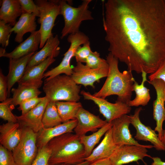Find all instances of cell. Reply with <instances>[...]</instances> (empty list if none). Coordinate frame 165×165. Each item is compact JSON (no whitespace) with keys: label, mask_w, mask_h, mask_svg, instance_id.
I'll list each match as a JSON object with an SVG mask.
<instances>
[{"label":"cell","mask_w":165,"mask_h":165,"mask_svg":"<svg viewBox=\"0 0 165 165\" xmlns=\"http://www.w3.org/2000/svg\"><path fill=\"white\" fill-rule=\"evenodd\" d=\"M105 8L109 53L128 70L154 73L165 59L164 0H108Z\"/></svg>","instance_id":"6da1fadb"},{"label":"cell","mask_w":165,"mask_h":165,"mask_svg":"<svg viewBox=\"0 0 165 165\" xmlns=\"http://www.w3.org/2000/svg\"><path fill=\"white\" fill-rule=\"evenodd\" d=\"M106 60L109 65L107 78L100 90L93 95L105 99L109 96L116 95V101L127 104L131 100L135 81L132 72L127 70L120 72L118 60L110 53L106 56Z\"/></svg>","instance_id":"7a4b0ae2"},{"label":"cell","mask_w":165,"mask_h":165,"mask_svg":"<svg viewBox=\"0 0 165 165\" xmlns=\"http://www.w3.org/2000/svg\"><path fill=\"white\" fill-rule=\"evenodd\" d=\"M46 146L51 152L49 165L62 163L74 165L85 161L84 146L79 136L75 134L66 133L56 137Z\"/></svg>","instance_id":"3957f363"},{"label":"cell","mask_w":165,"mask_h":165,"mask_svg":"<svg viewBox=\"0 0 165 165\" xmlns=\"http://www.w3.org/2000/svg\"><path fill=\"white\" fill-rule=\"evenodd\" d=\"M81 87V85L76 84L71 76L60 75L46 79L42 89L49 102H78Z\"/></svg>","instance_id":"277c9868"},{"label":"cell","mask_w":165,"mask_h":165,"mask_svg":"<svg viewBox=\"0 0 165 165\" xmlns=\"http://www.w3.org/2000/svg\"><path fill=\"white\" fill-rule=\"evenodd\" d=\"M92 0H84L77 7L72 6L64 0H58L60 8V14L64 20V26L61 32V38L68 34L78 32L82 22L92 20L94 18L92 12L89 9V4Z\"/></svg>","instance_id":"5b68a950"},{"label":"cell","mask_w":165,"mask_h":165,"mask_svg":"<svg viewBox=\"0 0 165 165\" xmlns=\"http://www.w3.org/2000/svg\"><path fill=\"white\" fill-rule=\"evenodd\" d=\"M35 3L39 12L38 20L40 25L39 48H42L48 39L52 35V31L57 17L60 14L58 0H37Z\"/></svg>","instance_id":"8992f818"},{"label":"cell","mask_w":165,"mask_h":165,"mask_svg":"<svg viewBox=\"0 0 165 165\" xmlns=\"http://www.w3.org/2000/svg\"><path fill=\"white\" fill-rule=\"evenodd\" d=\"M22 129L20 141L12 152L17 165H31L38 152L37 133L29 128Z\"/></svg>","instance_id":"52a82bcc"},{"label":"cell","mask_w":165,"mask_h":165,"mask_svg":"<svg viewBox=\"0 0 165 165\" xmlns=\"http://www.w3.org/2000/svg\"><path fill=\"white\" fill-rule=\"evenodd\" d=\"M67 40L70 43V46L64 54V57L61 62L57 66L45 73L43 78L49 79L62 74L70 76L72 75L73 71L70 65L71 60L74 57L77 48L89 41V38L87 35L79 31L74 34L69 35Z\"/></svg>","instance_id":"ba28073f"},{"label":"cell","mask_w":165,"mask_h":165,"mask_svg":"<svg viewBox=\"0 0 165 165\" xmlns=\"http://www.w3.org/2000/svg\"><path fill=\"white\" fill-rule=\"evenodd\" d=\"M80 94L84 99L93 101L98 107L100 113L107 123L130 112L131 107L127 104L116 101L115 103L109 102L105 99L95 97L88 92L82 91Z\"/></svg>","instance_id":"9c48e42d"},{"label":"cell","mask_w":165,"mask_h":165,"mask_svg":"<svg viewBox=\"0 0 165 165\" xmlns=\"http://www.w3.org/2000/svg\"><path fill=\"white\" fill-rule=\"evenodd\" d=\"M153 147L152 145H143L138 146L133 145H125L119 146L109 158L112 165H123L131 162H137L143 158L152 157L147 153V148Z\"/></svg>","instance_id":"30bf717a"},{"label":"cell","mask_w":165,"mask_h":165,"mask_svg":"<svg viewBox=\"0 0 165 165\" xmlns=\"http://www.w3.org/2000/svg\"><path fill=\"white\" fill-rule=\"evenodd\" d=\"M71 76L72 79L78 85L85 87L90 86L94 88V83L99 82L101 78L107 77L109 71L108 64L98 69L90 68L82 63L77 62L72 68Z\"/></svg>","instance_id":"8fae6325"},{"label":"cell","mask_w":165,"mask_h":165,"mask_svg":"<svg viewBox=\"0 0 165 165\" xmlns=\"http://www.w3.org/2000/svg\"><path fill=\"white\" fill-rule=\"evenodd\" d=\"M147 81L153 86L156 91V97L153 104V117L156 123L155 131L158 132L159 138L162 141L164 132L162 125L165 120V82L160 79Z\"/></svg>","instance_id":"7c38bea8"},{"label":"cell","mask_w":165,"mask_h":165,"mask_svg":"<svg viewBox=\"0 0 165 165\" xmlns=\"http://www.w3.org/2000/svg\"><path fill=\"white\" fill-rule=\"evenodd\" d=\"M142 110L141 107L137 108L133 115L129 116L130 124L136 130L134 138L137 140L150 142L157 150L165 151V145L160 139L155 130L150 127L145 125L141 121L139 115Z\"/></svg>","instance_id":"4fadbf2b"},{"label":"cell","mask_w":165,"mask_h":165,"mask_svg":"<svg viewBox=\"0 0 165 165\" xmlns=\"http://www.w3.org/2000/svg\"><path fill=\"white\" fill-rule=\"evenodd\" d=\"M112 137L115 143L120 146L125 145L138 146L143 145L138 143L133 137L129 129L130 124V116L124 115L112 122Z\"/></svg>","instance_id":"5bb4252c"},{"label":"cell","mask_w":165,"mask_h":165,"mask_svg":"<svg viewBox=\"0 0 165 165\" xmlns=\"http://www.w3.org/2000/svg\"><path fill=\"white\" fill-rule=\"evenodd\" d=\"M76 118L77 124L74 131L79 136L86 135L88 132H95L108 123L105 120H102L82 107L78 112Z\"/></svg>","instance_id":"9a60e30c"},{"label":"cell","mask_w":165,"mask_h":165,"mask_svg":"<svg viewBox=\"0 0 165 165\" xmlns=\"http://www.w3.org/2000/svg\"><path fill=\"white\" fill-rule=\"evenodd\" d=\"M41 41L39 30L31 33L30 36L16 46L11 52H6L5 49L0 48V57L17 59L35 52L38 49Z\"/></svg>","instance_id":"2e32d148"},{"label":"cell","mask_w":165,"mask_h":165,"mask_svg":"<svg viewBox=\"0 0 165 165\" xmlns=\"http://www.w3.org/2000/svg\"><path fill=\"white\" fill-rule=\"evenodd\" d=\"M49 101L45 97L44 100L27 113L16 116L18 122L22 127L29 128L38 133L43 128L42 119Z\"/></svg>","instance_id":"e0dca14e"},{"label":"cell","mask_w":165,"mask_h":165,"mask_svg":"<svg viewBox=\"0 0 165 165\" xmlns=\"http://www.w3.org/2000/svg\"><path fill=\"white\" fill-rule=\"evenodd\" d=\"M42 80L18 84L17 88H13V94L10 107L11 109L19 105L23 101L31 98L37 97L41 93L39 88L42 86Z\"/></svg>","instance_id":"ac0fdd59"},{"label":"cell","mask_w":165,"mask_h":165,"mask_svg":"<svg viewBox=\"0 0 165 165\" xmlns=\"http://www.w3.org/2000/svg\"><path fill=\"white\" fill-rule=\"evenodd\" d=\"M77 124L76 119L70 120L54 127L43 128L37 133V145L38 149L46 146L54 138L63 134L72 133Z\"/></svg>","instance_id":"d6986e66"},{"label":"cell","mask_w":165,"mask_h":165,"mask_svg":"<svg viewBox=\"0 0 165 165\" xmlns=\"http://www.w3.org/2000/svg\"><path fill=\"white\" fill-rule=\"evenodd\" d=\"M22 127L18 123L7 122L0 126V143L4 147L12 151L19 142Z\"/></svg>","instance_id":"ffe728a7"},{"label":"cell","mask_w":165,"mask_h":165,"mask_svg":"<svg viewBox=\"0 0 165 165\" xmlns=\"http://www.w3.org/2000/svg\"><path fill=\"white\" fill-rule=\"evenodd\" d=\"M60 42L58 35H51L47 40L45 45L39 51L35 53L29 61L26 69L41 63L48 58L57 57L60 53Z\"/></svg>","instance_id":"44dd1931"},{"label":"cell","mask_w":165,"mask_h":165,"mask_svg":"<svg viewBox=\"0 0 165 165\" xmlns=\"http://www.w3.org/2000/svg\"><path fill=\"white\" fill-rule=\"evenodd\" d=\"M35 53H32L19 58L9 59V71L6 76L8 84V97L10 96L13 86L23 76L29 61Z\"/></svg>","instance_id":"7402d4cb"},{"label":"cell","mask_w":165,"mask_h":165,"mask_svg":"<svg viewBox=\"0 0 165 165\" xmlns=\"http://www.w3.org/2000/svg\"><path fill=\"white\" fill-rule=\"evenodd\" d=\"M119 147L113 140L111 127L105 133L100 144L94 149L85 160L92 163L101 159H109Z\"/></svg>","instance_id":"603a6c76"},{"label":"cell","mask_w":165,"mask_h":165,"mask_svg":"<svg viewBox=\"0 0 165 165\" xmlns=\"http://www.w3.org/2000/svg\"><path fill=\"white\" fill-rule=\"evenodd\" d=\"M36 16L33 14L23 12L18 21L12 28L11 32L16 34L15 41L21 43L23 40L24 35L28 32L31 33L36 31L37 24Z\"/></svg>","instance_id":"cb8c5ba5"},{"label":"cell","mask_w":165,"mask_h":165,"mask_svg":"<svg viewBox=\"0 0 165 165\" xmlns=\"http://www.w3.org/2000/svg\"><path fill=\"white\" fill-rule=\"evenodd\" d=\"M23 13L18 0L2 1L0 9V19L5 23L14 26L16 19Z\"/></svg>","instance_id":"d4e9b609"},{"label":"cell","mask_w":165,"mask_h":165,"mask_svg":"<svg viewBox=\"0 0 165 165\" xmlns=\"http://www.w3.org/2000/svg\"><path fill=\"white\" fill-rule=\"evenodd\" d=\"M55 60L54 57H51L40 64L25 69L18 84L41 80L45 71Z\"/></svg>","instance_id":"484cf974"},{"label":"cell","mask_w":165,"mask_h":165,"mask_svg":"<svg viewBox=\"0 0 165 165\" xmlns=\"http://www.w3.org/2000/svg\"><path fill=\"white\" fill-rule=\"evenodd\" d=\"M141 73L142 80L141 84H139L135 81L133 85V91L135 92L136 97L134 99L130 100L127 103L131 107L145 106L151 99L149 90L145 86V82L147 81V74L143 71Z\"/></svg>","instance_id":"4316f807"},{"label":"cell","mask_w":165,"mask_h":165,"mask_svg":"<svg viewBox=\"0 0 165 165\" xmlns=\"http://www.w3.org/2000/svg\"><path fill=\"white\" fill-rule=\"evenodd\" d=\"M112 126V122L108 123L103 127L90 135H84L79 136L80 141L84 147L86 158L91 154L95 145Z\"/></svg>","instance_id":"83f0119b"},{"label":"cell","mask_w":165,"mask_h":165,"mask_svg":"<svg viewBox=\"0 0 165 165\" xmlns=\"http://www.w3.org/2000/svg\"><path fill=\"white\" fill-rule=\"evenodd\" d=\"M55 104L62 123L76 119V114L82 107L79 102L58 101L55 102Z\"/></svg>","instance_id":"f1b7e54d"},{"label":"cell","mask_w":165,"mask_h":165,"mask_svg":"<svg viewBox=\"0 0 165 165\" xmlns=\"http://www.w3.org/2000/svg\"><path fill=\"white\" fill-rule=\"evenodd\" d=\"M42 122L43 128L53 127L62 123L55 102H49L43 114Z\"/></svg>","instance_id":"f546056e"},{"label":"cell","mask_w":165,"mask_h":165,"mask_svg":"<svg viewBox=\"0 0 165 165\" xmlns=\"http://www.w3.org/2000/svg\"><path fill=\"white\" fill-rule=\"evenodd\" d=\"M11 98H8L0 103V117L7 122L17 123L16 116L12 112L10 107Z\"/></svg>","instance_id":"4dcf8cb0"},{"label":"cell","mask_w":165,"mask_h":165,"mask_svg":"<svg viewBox=\"0 0 165 165\" xmlns=\"http://www.w3.org/2000/svg\"><path fill=\"white\" fill-rule=\"evenodd\" d=\"M85 63L88 67L93 69L100 68L108 64L106 60L101 58L97 51L92 52L86 59Z\"/></svg>","instance_id":"1f68e13d"},{"label":"cell","mask_w":165,"mask_h":165,"mask_svg":"<svg viewBox=\"0 0 165 165\" xmlns=\"http://www.w3.org/2000/svg\"><path fill=\"white\" fill-rule=\"evenodd\" d=\"M43 97H35L25 100L19 105L17 109L21 112V115L24 114L34 108L45 98Z\"/></svg>","instance_id":"d6a6232c"},{"label":"cell","mask_w":165,"mask_h":165,"mask_svg":"<svg viewBox=\"0 0 165 165\" xmlns=\"http://www.w3.org/2000/svg\"><path fill=\"white\" fill-rule=\"evenodd\" d=\"M12 26L6 24L2 20L0 21V43L5 48L9 45V38L12 33Z\"/></svg>","instance_id":"836d02e7"},{"label":"cell","mask_w":165,"mask_h":165,"mask_svg":"<svg viewBox=\"0 0 165 165\" xmlns=\"http://www.w3.org/2000/svg\"><path fill=\"white\" fill-rule=\"evenodd\" d=\"M51 154L46 146L39 148L37 155L31 165H47Z\"/></svg>","instance_id":"e575fe53"},{"label":"cell","mask_w":165,"mask_h":165,"mask_svg":"<svg viewBox=\"0 0 165 165\" xmlns=\"http://www.w3.org/2000/svg\"><path fill=\"white\" fill-rule=\"evenodd\" d=\"M92 52L90 41L83 44L82 46H79L77 49L74 56L77 63H85L86 59Z\"/></svg>","instance_id":"d590c367"},{"label":"cell","mask_w":165,"mask_h":165,"mask_svg":"<svg viewBox=\"0 0 165 165\" xmlns=\"http://www.w3.org/2000/svg\"><path fill=\"white\" fill-rule=\"evenodd\" d=\"M0 165H17L12 151L0 145Z\"/></svg>","instance_id":"8d00e7d4"},{"label":"cell","mask_w":165,"mask_h":165,"mask_svg":"<svg viewBox=\"0 0 165 165\" xmlns=\"http://www.w3.org/2000/svg\"><path fill=\"white\" fill-rule=\"evenodd\" d=\"M23 12L33 14L39 17V12L37 6L32 0H18Z\"/></svg>","instance_id":"74e56055"},{"label":"cell","mask_w":165,"mask_h":165,"mask_svg":"<svg viewBox=\"0 0 165 165\" xmlns=\"http://www.w3.org/2000/svg\"><path fill=\"white\" fill-rule=\"evenodd\" d=\"M8 84L6 76L2 73V70L0 71V101L3 102L8 97Z\"/></svg>","instance_id":"f35d334b"},{"label":"cell","mask_w":165,"mask_h":165,"mask_svg":"<svg viewBox=\"0 0 165 165\" xmlns=\"http://www.w3.org/2000/svg\"><path fill=\"white\" fill-rule=\"evenodd\" d=\"M149 80L160 79L165 82V59L158 68L153 73L148 76Z\"/></svg>","instance_id":"ab89813d"},{"label":"cell","mask_w":165,"mask_h":165,"mask_svg":"<svg viewBox=\"0 0 165 165\" xmlns=\"http://www.w3.org/2000/svg\"><path fill=\"white\" fill-rule=\"evenodd\" d=\"M90 165H112L109 159L97 160L91 163Z\"/></svg>","instance_id":"60d3db41"},{"label":"cell","mask_w":165,"mask_h":165,"mask_svg":"<svg viewBox=\"0 0 165 165\" xmlns=\"http://www.w3.org/2000/svg\"><path fill=\"white\" fill-rule=\"evenodd\" d=\"M152 159L153 160L151 165H165V162L162 161L161 159L158 157H152Z\"/></svg>","instance_id":"b9f144b4"},{"label":"cell","mask_w":165,"mask_h":165,"mask_svg":"<svg viewBox=\"0 0 165 165\" xmlns=\"http://www.w3.org/2000/svg\"><path fill=\"white\" fill-rule=\"evenodd\" d=\"M91 163L90 162L85 160L82 163L76 164L72 165L65 163H62L55 165H90Z\"/></svg>","instance_id":"7bdbcfd3"},{"label":"cell","mask_w":165,"mask_h":165,"mask_svg":"<svg viewBox=\"0 0 165 165\" xmlns=\"http://www.w3.org/2000/svg\"><path fill=\"white\" fill-rule=\"evenodd\" d=\"M162 142L164 145H165V129L164 130L163 138Z\"/></svg>","instance_id":"ee69618b"},{"label":"cell","mask_w":165,"mask_h":165,"mask_svg":"<svg viewBox=\"0 0 165 165\" xmlns=\"http://www.w3.org/2000/svg\"><path fill=\"white\" fill-rule=\"evenodd\" d=\"M47 165H49L48 164Z\"/></svg>","instance_id":"f6af8a7d"},{"label":"cell","mask_w":165,"mask_h":165,"mask_svg":"<svg viewBox=\"0 0 165 165\" xmlns=\"http://www.w3.org/2000/svg\"><path fill=\"white\" fill-rule=\"evenodd\" d=\"M164 1H165V0H164Z\"/></svg>","instance_id":"bcb514c9"}]
</instances>
